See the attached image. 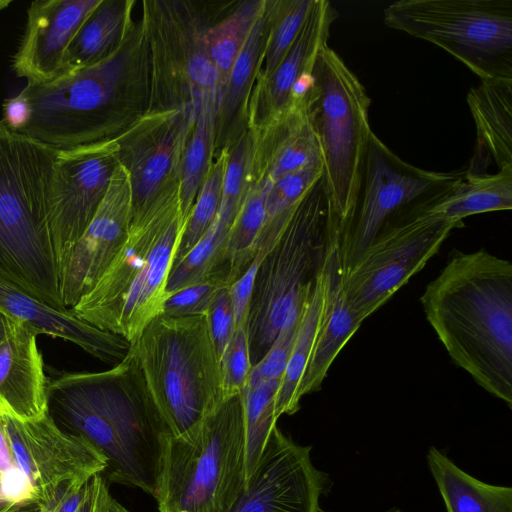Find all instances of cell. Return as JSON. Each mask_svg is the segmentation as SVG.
Masks as SVG:
<instances>
[{
    "mask_svg": "<svg viewBox=\"0 0 512 512\" xmlns=\"http://www.w3.org/2000/svg\"><path fill=\"white\" fill-rule=\"evenodd\" d=\"M48 413L106 460L108 483L155 496L163 441L169 434L147 387L135 344L102 372L63 373L47 386Z\"/></svg>",
    "mask_w": 512,
    "mask_h": 512,
    "instance_id": "obj_1",
    "label": "cell"
},
{
    "mask_svg": "<svg viewBox=\"0 0 512 512\" xmlns=\"http://www.w3.org/2000/svg\"><path fill=\"white\" fill-rule=\"evenodd\" d=\"M420 302L452 361L511 408V263L485 249L453 251Z\"/></svg>",
    "mask_w": 512,
    "mask_h": 512,
    "instance_id": "obj_2",
    "label": "cell"
},
{
    "mask_svg": "<svg viewBox=\"0 0 512 512\" xmlns=\"http://www.w3.org/2000/svg\"><path fill=\"white\" fill-rule=\"evenodd\" d=\"M151 55L142 20L106 59L46 84H27L30 106L18 133L57 150L113 140L150 110Z\"/></svg>",
    "mask_w": 512,
    "mask_h": 512,
    "instance_id": "obj_3",
    "label": "cell"
},
{
    "mask_svg": "<svg viewBox=\"0 0 512 512\" xmlns=\"http://www.w3.org/2000/svg\"><path fill=\"white\" fill-rule=\"evenodd\" d=\"M57 155V149L10 130L0 120V273L63 311L48 222Z\"/></svg>",
    "mask_w": 512,
    "mask_h": 512,
    "instance_id": "obj_4",
    "label": "cell"
},
{
    "mask_svg": "<svg viewBox=\"0 0 512 512\" xmlns=\"http://www.w3.org/2000/svg\"><path fill=\"white\" fill-rule=\"evenodd\" d=\"M245 485L242 393L188 434L164 437L154 496L159 512H231Z\"/></svg>",
    "mask_w": 512,
    "mask_h": 512,
    "instance_id": "obj_5",
    "label": "cell"
},
{
    "mask_svg": "<svg viewBox=\"0 0 512 512\" xmlns=\"http://www.w3.org/2000/svg\"><path fill=\"white\" fill-rule=\"evenodd\" d=\"M335 217L323 175L297 205L256 272L247 323L252 366L279 332L298 319Z\"/></svg>",
    "mask_w": 512,
    "mask_h": 512,
    "instance_id": "obj_6",
    "label": "cell"
},
{
    "mask_svg": "<svg viewBox=\"0 0 512 512\" xmlns=\"http://www.w3.org/2000/svg\"><path fill=\"white\" fill-rule=\"evenodd\" d=\"M134 344L169 434H188L224 400L220 363L205 315H159Z\"/></svg>",
    "mask_w": 512,
    "mask_h": 512,
    "instance_id": "obj_7",
    "label": "cell"
},
{
    "mask_svg": "<svg viewBox=\"0 0 512 512\" xmlns=\"http://www.w3.org/2000/svg\"><path fill=\"white\" fill-rule=\"evenodd\" d=\"M311 74L310 121L323 158L331 206L345 230L353 215L373 133L371 100L359 78L328 45L319 52Z\"/></svg>",
    "mask_w": 512,
    "mask_h": 512,
    "instance_id": "obj_8",
    "label": "cell"
},
{
    "mask_svg": "<svg viewBox=\"0 0 512 512\" xmlns=\"http://www.w3.org/2000/svg\"><path fill=\"white\" fill-rule=\"evenodd\" d=\"M383 15L386 26L439 46L480 80L512 79V0H400Z\"/></svg>",
    "mask_w": 512,
    "mask_h": 512,
    "instance_id": "obj_9",
    "label": "cell"
},
{
    "mask_svg": "<svg viewBox=\"0 0 512 512\" xmlns=\"http://www.w3.org/2000/svg\"><path fill=\"white\" fill-rule=\"evenodd\" d=\"M214 10L190 1L142 2L152 68L149 111L193 107L199 112L205 96L218 94L207 44Z\"/></svg>",
    "mask_w": 512,
    "mask_h": 512,
    "instance_id": "obj_10",
    "label": "cell"
},
{
    "mask_svg": "<svg viewBox=\"0 0 512 512\" xmlns=\"http://www.w3.org/2000/svg\"><path fill=\"white\" fill-rule=\"evenodd\" d=\"M433 199L387 220L358 259L345 267L346 296L362 322L424 268L453 229L463 226L427 211Z\"/></svg>",
    "mask_w": 512,
    "mask_h": 512,
    "instance_id": "obj_11",
    "label": "cell"
},
{
    "mask_svg": "<svg viewBox=\"0 0 512 512\" xmlns=\"http://www.w3.org/2000/svg\"><path fill=\"white\" fill-rule=\"evenodd\" d=\"M464 175V167L439 172L413 166L372 133L353 215L344 230L346 267L358 259L387 220L417 203L443 194Z\"/></svg>",
    "mask_w": 512,
    "mask_h": 512,
    "instance_id": "obj_12",
    "label": "cell"
},
{
    "mask_svg": "<svg viewBox=\"0 0 512 512\" xmlns=\"http://www.w3.org/2000/svg\"><path fill=\"white\" fill-rule=\"evenodd\" d=\"M14 468L27 479L35 501L49 506L70 484H84L103 473L106 460L83 437L61 429L47 412L21 421L3 414Z\"/></svg>",
    "mask_w": 512,
    "mask_h": 512,
    "instance_id": "obj_13",
    "label": "cell"
},
{
    "mask_svg": "<svg viewBox=\"0 0 512 512\" xmlns=\"http://www.w3.org/2000/svg\"><path fill=\"white\" fill-rule=\"evenodd\" d=\"M197 115L193 107L149 111L116 138L119 162L129 174L132 218L179 190Z\"/></svg>",
    "mask_w": 512,
    "mask_h": 512,
    "instance_id": "obj_14",
    "label": "cell"
},
{
    "mask_svg": "<svg viewBox=\"0 0 512 512\" xmlns=\"http://www.w3.org/2000/svg\"><path fill=\"white\" fill-rule=\"evenodd\" d=\"M118 164L116 139L58 150L48 222L59 273L94 217Z\"/></svg>",
    "mask_w": 512,
    "mask_h": 512,
    "instance_id": "obj_15",
    "label": "cell"
},
{
    "mask_svg": "<svg viewBox=\"0 0 512 512\" xmlns=\"http://www.w3.org/2000/svg\"><path fill=\"white\" fill-rule=\"evenodd\" d=\"M330 484L314 466L311 447L294 442L276 425L231 512H319Z\"/></svg>",
    "mask_w": 512,
    "mask_h": 512,
    "instance_id": "obj_16",
    "label": "cell"
},
{
    "mask_svg": "<svg viewBox=\"0 0 512 512\" xmlns=\"http://www.w3.org/2000/svg\"><path fill=\"white\" fill-rule=\"evenodd\" d=\"M131 220L129 174L119 162L94 217L61 270V297L66 309L75 306L102 277L125 242Z\"/></svg>",
    "mask_w": 512,
    "mask_h": 512,
    "instance_id": "obj_17",
    "label": "cell"
},
{
    "mask_svg": "<svg viewBox=\"0 0 512 512\" xmlns=\"http://www.w3.org/2000/svg\"><path fill=\"white\" fill-rule=\"evenodd\" d=\"M179 211L178 190L133 217L127 238L107 270L69 310L77 318L116 334L126 293L145 267L157 239Z\"/></svg>",
    "mask_w": 512,
    "mask_h": 512,
    "instance_id": "obj_18",
    "label": "cell"
},
{
    "mask_svg": "<svg viewBox=\"0 0 512 512\" xmlns=\"http://www.w3.org/2000/svg\"><path fill=\"white\" fill-rule=\"evenodd\" d=\"M101 0H37L27 9L24 35L13 69L27 84L57 79L74 35Z\"/></svg>",
    "mask_w": 512,
    "mask_h": 512,
    "instance_id": "obj_19",
    "label": "cell"
},
{
    "mask_svg": "<svg viewBox=\"0 0 512 512\" xmlns=\"http://www.w3.org/2000/svg\"><path fill=\"white\" fill-rule=\"evenodd\" d=\"M344 231L337 217L330 225L321 265L323 307L315 345L300 386L301 398L321 388L336 356L361 326L344 287Z\"/></svg>",
    "mask_w": 512,
    "mask_h": 512,
    "instance_id": "obj_20",
    "label": "cell"
},
{
    "mask_svg": "<svg viewBox=\"0 0 512 512\" xmlns=\"http://www.w3.org/2000/svg\"><path fill=\"white\" fill-rule=\"evenodd\" d=\"M338 13L327 0H313L310 11L289 51L268 77L257 76L249 101L248 128L256 131L293 103L297 82L310 73Z\"/></svg>",
    "mask_w": 512,
    "mask_h": 512,
    "instance_id": "obj_21",
    "label": "cell"
},
{
    "mask_svg": "<svg viewBox=\"0 0 512 512\" xmlns=\"http://www.w3.org/2000/svg\"><path fill=\"white\" fill-rule=\"evenodd\" d=\"M38 335L29 324L5 318V336L0 342V413L21 421L48 412V380Z\"/></svg>",
    "mask_w": 512,
    "mask_h": 512,
    "instance_id": "obj_22",
    "label": "cell"
},
{
    "mask_svg": "<svg viewBox=\"0 0 512 512\" xmlns=\"http://www.w3.org/2000/svg\"><path fill=\"white\" fill-rule=\"evenodd\" d=\"M0 312L34 327L39 334L60 338L106 363L118 364L132 344L123 336L101 330L69 309L56 310L0 273Z\"/></svg>",
    "mask_w": 512,
    "mask_h": 512,
    "instance_id": "obj_23",
    "label": "cell"
},
{
    "mask_svg": "<svg viewBox=\"0 0 512 512\" xmlns=\"http://www.w3.org/2000/svg\"><path fill=\"white\" fill-rule=\"evenodd\" d=\"M309 92V91H308ZM308 92L276 119L252 131L251 183H275L289 172L323 163L308 110Z\"/></svg>",
    "mask_w": 512,
    "mask_h": 512,
    "instance_id": "obj_24",
    "label": "cell"
},
{
    "mask_svg": "<svg viewBox=\"0 0 512 512\" xmlns=\"http://www.w3.org/2000/svg\"><path fill=\"white\" fill-rule=\"evenodd\" d=\"M272 0L263 11L237 55L218 99L214 154L230 147L248 128L249 101L262 68L271 26Z\"/></svg>",
    "mask_w": 512,
    "mask_h": 512,
    "instance_id": "obj_25",
    "label": "cell"
},
{
    "mask_svg": "<svg viewBox=\"0 0 512 512\" xmlns=\"http://www.w3.org/2000/svg\"><path fill=\"white\" fill-rule=\"evenodd\" d=\"M467 103L476 127L473 155L465 172L488 173L512 167V79L481 80L467 94Z\"/></svg>",
    "mask_w": 512,
    "mask_h": 512,
    "instance_id": "obj_26",
    "label": "cell"
},
{
    "mask_svg": "<svg viewBox=\"0 0 512 512\" xmlns=\"http://www.w3.org/2000/svg\"><path fill=\"white\" fill-rule=\"evenodd\" d=\"M186 224L179 211L157 239L148 261L123 300L116 334L131 344L162 314L167 299L166 286L173 258Z\"/></svg>",
    "mask_w": 512,
    "mask_h": 512,
    "instance_id": "obj_27",
    "label": "cell"
},
{
    "mask_svg": "<svg viewBox=\"0 0 512 512\" xmlns=\"http://www.w3.org/2000/svg\"><path fill=\"white\" fill-rule=\"evenodd\" d=\"M134 4L133 0H101L70 42L59 77L96 64L113 54L133 22Z\"/></svg>",
    "mask_w": 512,
    "mask_h": 512,
    "instance_id": "obj_28",
    "label": "cell"
},
{
    "mask_svg": "<svg viewBox=\"0 0 512 512\" xmlns=\"http://www.w3.org/2000/svg\"><path fill=\"white\" fill-rule=\"evenodd\" d=\"M426 460L446 512H512L511 487L476 479L434 446L429 448Z\"/></svg>",
    "mask_w": 512,
    "mask_h": 512,
    "instance_id": "obj_29",
    "label": "cell"
},
{
    "mask_svg": "<svg viewBox=\"0 0 512 512\" xmlns=\"http://www.w3.org/2000/svg\"><path fill=\"white\" fill-rule=\"evenodd\" d=\"M512 208V167L468 175L431 200L426 210L458 223L468 216Z\"/></svg>",
    "mask_w": 512,
    "mask_h": 512,
    "instance_id": "obj_30",
    "label": "cell"
},
{
    "mask_svg": "<svg viewBox=\"0 0 512 512\" xmlns=\"http://www.w3.org/2000/svg\"><path fill=\"white\" fill-rule=\"evenodd\" d=\"M272 185L267 179L251 183L233 220L223 255L212 274L225 280L229 286L244 273L257 252Z\"/></svg>",
    "mask_w": 512,
    "mask_h": 512,
    "instance_id": "obj_31",
    "label": "cell"
},
{
    "mask_svg": "<svg viewBox=\"0 0 512 512\" xmlns=\"http://www.w3.org/2000/svg\"><path fill=\"white\" fill-rule=\"evenodd\" d=\"M321 267L302 304L292 352L275 398V413L292 415L300 409V386L318 334L323 307Z\"/></svg>",
    "mask_w": 512,
    "mask_h": 512,
    "instance_id": "obj_32",
    "label": "cell"
},
{
    "mask_svg": "<svg viewBox=\"0 0 512 512\" xmlns=\"http://www.w3.org/2000/svg\"><path fill=\"white\" fill-rule=\"evenodd\" d=\"M217 107V93L204 97L184 153L179 183L184 219H187L213 162Z\"/></svg>",
    "mask_w": 512,
    "mask_h": 512,
    "instance_id": "obj_33",
    "label": "cell"
},
{
    "mask_svg": "<svg viewBox=\"0 0 512 512\" xmlns=\"http://www.w3.org/2000/svg\"><path fill=\"white\" fill-rule=\"evenodd\" d=\"M265 3L266 0L239 2L207 31L209 54L218 75V99L226 85L231 67Z\"/></svg>",
    "mask_w": 512,
    "mask_h": 512,
    "instance_id": "obj_34",
    "label": "cell"
},
{
    "mask_svg": "<svg viewBox=\"0 0 512 512\" xmlns=\"http://www.w3.org/2000/svg\"><path fill=\"white\" fill-rule=\"evenodd\" d=\"M281 380L262 382L242 392L245 422L246 482L254 472L264 445L277 425L275 398Z\"/></svg>",
    "mask_w": 512,
    "mask_h": 512,
    "instance_id": "obj_35",
    "label": "cell"
},
{
    "mask_svg": "<svg viewBox=\"0 0 512 512\" xmlns=\"http://www.w3.org/2000/svg\"><path fill=\"white\" fill-rule=\"evenodd\" d=\"M231 225L216 215L212 225L199 242L171 267L166 286L167 297L182 288L211 277L223 255Z\"/></svg>",
    "mask_w": 512,
    "mask_h": 512,
    "instance_id": "obj_36",
    "label": "cell"
},
{
    "mask_svg": "<svg viewBox=\"0 0 512 512\" xmlns=\"http://www.w3.org/2000/svg\"><path fill=\"white\" fill-rule=\"evenodd\" d=\"M227 158L228 149L224 148L216 155V160L212 162L186 219V224L177 246L172 266L178 263L192 250L212 225L221 201L222 183Z\"/></svg>",
    "mask_w": 512,
    "mask_h": 512,
    "instance_id": "obj_37",
    "label": "cell"
},
{
    "mask_svg": "<svg viewBox=\"0 0 512 512\" xmlns=\"http://www.w3.org/2000/svg\"><path fill=\"white\" fill-rule=\"evenodd\" d=\"M313 0H272L271 26L259 77H268L281 63L312 6Z\"/></svg>",
    "mask_w": 512,
    "mask_h": 512,
    "instance_id": "obj_38",
    "label": "cell"
},
{
    "mask_svg": "<svg viewBox=\"0 0 512 512\" xmlns=\"http://www.w3.org/2000/svg\"><path fill=\"white\" fill-rule=\"evenodd\" d=\"M227 149L228 158L217 214L223 220L233 223L251 185L253 135L250 129L247 128Z\"/></svg>",
    "mask_w": 512,
    "mask_h": 512,
    "instance_id": "obj_39",
    "label": "cell"
},
{
    "mask_svg": "<svg viewBox=\"0 0 512 512\" xmlns=\"http://www.w3.org/2000/svg\"><path fill=\"white\" fill-rule=\"evenodd\" d=\"M323 175L321 162L289 172L273 183L266 202L264 225L294 209Z\"/></svg>",
    "mask_w": 512,
    "mask_h": 512,
    "instance_id": "obj_40",
    "label": "cell"
},
{
    "mask_svg": "<svg viewBox=\"0 0 512 512\" xmlns=\"http://www.w3.org/2000/svg\"><path fill=\"white\" fill-rule=\"evenodd\" d=\"M252 369L248 327H236L220 359V377L223 399L241 394L246 388Z\"/></svg>",
    "mask_w": 512,
    "mask_h": 512,
    "instance_id": "obj_41",
    "label": "cell"
},
{
    "mask_svg": "<svg viewBox=\"0 0 512 512\" xmlns=\"http://www.w3.org/2000/svg\"><path fill=\"white\" fill-rule=\"evenodd\" d=\"M226 286H229L226 281L212 275L203 282L182 288L167 297L161 315L168 317L204 315L216 293Z\"/></svg>",
    "mask_w": 512,
    "mask_h": 512,
    "instance_id": "obj_42",
    "label": "cell"
},
{
    "mask_svg": "<svg viewBox=\"0 0 512 512\" xmlns=\"http://www.w3.org/2000/svg\"><path fill=\"white\" fill-rule=\"evenodd\" d=\"M298 321L299 317L287 324L279 332L263 358L252 366L246 387H253L266 381L281 380L292 352Z\"/></svg>",
    "mask_w": 512,
    "mask_h": 512,
    "instance_id": "obj_43",
    "label": "cell"
},
{
    "mask_svg": "<svg viewBox=\"0 0 512 512\" xmlns=\"http://www.w3.org/2000/svg\"><path fill=\"white\" fill-rule=\"evenodd\" d=\"M204 315L220 363V359L236 329L234 307L229 286L221 288L216 293Z\"/></svg>",
    "mask_w": 512,
    "mask_h": 512,
    "instance_id": "obj_44",
    "label": "cell"
},
{
    "mask_svg": "<svg viewBox=\"0 0 512 512\" xmlns=\"http://www.w3.org/2000/svg\"><path fill=\"white\" fill-rule=\"evenodd\" d=\"M108 484L102 473L94 475L87 482L85 495L77 512H105L112 498Z\"/></svg>",
    "mask_w": 512,
    "mask_h": 512,
    "instance_id": "obj_45",
    "label": "cell"
},
{
    "mask_svg": "<svg viewBox=\"0 0 512 512\" xmlns=\"http://www.w3.org/2000/svg\"><path fill=\"white\" fill-rule=\"evenodd\" d=\"M30 106L26 97L18 95L5 100L3 104V123L12 131L20 132L28 123Z\"/></svg>",
    "mask_w": 512,
    "mask_h": 512,
    "instance_id": "obj_46",
    "label": "cell"
},
{
    "mask_svg": "<svg viewBox=\"0 0 512 512\" xmlns=\"http://www.w3.org/2000/svg\"><path fill=\"white\" fill-rule=\"evenodd\" d=\"M20 471L14 468L3 426V414L0 413V483L8 476Z\"/></svg>",
    "mask_w": 512,
    "mask_h": 512,
    "instance_id": "obj_47",
    "label": "cell"
},
{
    "mask_svg": "<svg viewBox=\"0 0 512 512\" xmlns=\"http://www.w3.org/2000/svg\"><path fill=\"white\" fill-rule=\"evenodd\" d=\"M41 506L37 503H18L8 499L0 489V512H23Z\"/></svg>",
    "mask_w": 512,
    "mask_h": 512,
    "instance_id": "obj_48",
    "label": "cell"
},
{
    "mask_svg": "<svg viewBox=\"0 0 512 512\" xmlns=\"http://www.w3.org/2000/svg\"><path fill=\"white\" fill-rule=\"evenodd\" d=\"M105 512H130L126 507H124L120 502H118L115 498H111L107 509Z\"/></svg>",
    "mask_w": 512,
    "mask_h": 512,
    "instance_id": "obj_49",
    "label": "cell"
},
{
    "mask_svg": "<svg viewBox=\"0 0 512 512\" xmlns=\"http://www.w3.org/2000/svg\"><path fill=\"white\" fill-rule=\"evenodd\" d=\"M5 316L0 312V342L5 336Z\"/></svg>",
    "mask_w": 512,
    "mask_h": 512,
    "instance_id": "obj_50",
    "label": "cell"
},
{
    "mask_svg": "<svg viewBox=\"0 0 512 512\" xmlns=\"http://www.w3.org/2000/svg\"><path fill=\"white\" fill-rule=\"evenodd\" d=\"M11 3V0H0V11L8 7Z\"/></svg>",
    "mask_w": 512,
    "mask_h": 512,
    "instance_id": "obj_51",
    "label": "cell"
},
{
    "mask_svg": "<svg viewBox=\"0 0 512 512\" xmlns=\"http://www.w3.org/2000/svg\"><path fill=\"white\" fill-rule=\"evenodd\" d=\"M42 506H37L33 509H30V510H26V511H23V512H40V509H41Z\"/></svg>",
    "mask_w": 512,
    "mask_h": 512,
    "instance_id": "obj_52",
    "label": "cell"
},
{
    "mask_svg": "<svg viewBox=\"0 0 512 512\" xmlns=\"http://www.w3.org/2000/svg\"><path fill=\"white\" fill-rule=\"evenodd\" d=\"M319 512H328V511H325V510H323V509L321 508Z\"/></svg>",
    "mask_w": 512,
    "mask_h": 512,
    "instance_id": "obj_53",
    "label": "cell"
}]
</instances>
